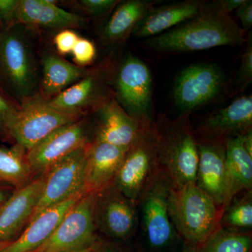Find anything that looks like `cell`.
<instances>
[{
	"label": "cell",
	"instance_id": "6da1fadb",
	"mask_svg": "<svg viewBox=\"0 0 252 252\" xmlns=\"http://www.w3.org/2000/svg\"><path fill=\"white\" fill-rule=\"evenodd\" d=\"M245 31L219 1L204 2L196 16L158 35L144 39V47L159 54H179L220 47L241 46Z\"/></svg>",
	"mask_w": 252,
	"mask_h": 252
},
{
	"label": "cell",
	"instance_id": "7a4b0ae2",
	"mask_svg": "<svg viewBox=\"0 0 252 252\" xmlns=\"http://www.w3.org/2000/svg\"><path fill=\"white\" fill-rule=\"evenodd\" d=\"M169 213L175 231L190 246L198 248L220 228L221 210L195 183L172 188Z\"/></svg>",
	"mask_w": 252,
	"mask_h": 252
},
{
	"label": "cell",
	"instance_id": "3957f363",
	"mask_svg": "<svg viewBox=\"0 0 252 252\" xmlns=\"http://www.w3.org/2000/svg\"><path fill=\"white\" fill-rule=\"evenodd\" d=\"M190 113L172 120H164L158 127V164L173 185L178 188L195 183L198 164V140L190 122Z\"/></svg>",
	"mask_w": 252,
	"mask_h": 252
},
{
	"label": "cell",
	"instance_id": "277c9868",
	"mask_svg": "<svg viewBox=\"0 0 252 252\" xmlns=\"http://www.w3.org/2000/svg\"><path fill=\"white\" fill-rule=\"evenodd\" d=\"M37 71L32 53L19 25L2 32L0 40V87L16 99L32 96Z\"/></svg>",
	"mask_w": 252,
	"mask_h": 252
},
{
	"label": "cell",
	"instance_id": "5b68a950",
	"mask_svg": "<svg viewBox=\"0 0 252 252\" xmlns=\"http://www.w3.org/2000/svg\"><path fill=\"white\" fill-rule=\"evenodd\" d=\"M158 141L157 123L144 121L113 180V185L131 200L138 201L144 187L158 168Z\"/></svg>",
	"mask_w": 252,
	"mask_h": 252
},
{
	"label": "cell",
	"instance_id": "8992f818",
	"mask_svg": "<svg viewBox=\"0 0 252 252\" xmlns=\"http://www.w3.org/2000/svg\"><path fill=\"white\" fill-rule=\"evenodd\" d=\"M173 185L159 165L142 190L137 203L142 208V221L149 248L164 252L175 243V230L169 213V200Z\"/></svg>",
	"mask_w": 252,
	"mask_h": 252
},
{
	"label": "cell",
	"instance_id": "52a82bcc",
	"mask_svg": "<svg viewBox=\"0 0 252 252\" xmlns=\"http://www.w3.org/2000/svg\"><path fill=\"white\" fill-rule=\"evenodd\" d=\"M77 117L55 109L42 97L31 96L18 106L6 130L21 149L28 152L56 129L77 122Z\"/></svg>",
	"mask_w": 252,
	"mask_h": 252
},
{
	"label": "cell",
	"instance_id": "ba28073f",
	"mask_svg": "<svg viewBox=\"0 0 252 252\" xmlns=\"http://www.w3.org/2000/svg\"><path fill=\"white\" fill-rule=\"evenodd\" d=\"M114 98L130 117L154 120L153 78L148 66L133 54L126 55L114 76Z\"/></svg>",
	"mask_w": 252,
	"mask_h": 252
},
{
	"label": "cell",
	"instance_id": "9c48e42d",
	"mask_svg": "<svg viewBox=\"0 0 252 252\" xmlns=\"http://www.w3.org/2000/svg\"><path fill=\"white\" fill-rule=\"evenodd\" d=\"M227 84L224 71L216 63L193 64L176 77L173 100L181 114L190 113L217 98Z\"/></svg>",
	"mask_w": 252,
	"mask_h": 252
},
{
	"label": "cell",
	"instance_id": "30bf717a",
	"mask_svg": "<svg viewBox=\"0 0 252 252\" xmlns=\"http://www.w3.org/2000/svg\"><path fill=\"white\" fill-rule=\"evenodd\" d=\"M88 147L87 144L74 151L44 173L45 182L42 193L30 220L49 207L86 194L84 185Z\"/></svg>",
	"mask_w": 252,
	"mask_h": 252
},
{
	"label": "cell",
	"instance_id": "8fae6325",
	"mask_svg": "<svg viewBox=\"0 0 252 252\" xmlns=\"http://www.w3.org/2000/svg\"><path fill=\"white\" fill-rule=\"evenodd\" d=\"M97 193L83 195L66 214L47 240L32 252H65L91 246L98 241L94 231Z\"/></svg>",
	"mask_w": 252,
	"mask_h": 252
},
{
	"label": "cell",
	"instance_id": "7c38bea8",
	"mask_svg": "<svg viewBox=\"0 0 252 252\" xmlns=\"http://www.w3.org/2000/svg\"><path fill=\"white\" fill-rule=\"evenodd\" d=\"M137 203L111 183L97 194L94 213L96 228L113 240L130 238L137 225Z\"/></svg>",
	"mask_w": 252,
	"mask_h": 252
},
{
	"label": "cell",
	"instance_id": "4fadbf2b",
	"mask_svg": "<svg viewBox=\"0 0 252 252\" xmlns=\"http://www.w3.org/2000/svg\"><path fill=\"white\" fill-rule=\"evenodd\" d=\"M86 145L84 123H71L56 129L28 151L26 161L31 172H46L61 159Z\"/></svg>",
	"mask_w": 252,
	"mask_h": 252
},
{
	"label": "cell",
	"instance_id": "5bb4252c",
	"mask_svg": "<svg viewBox=\"0 0 252 252\" xmlns=\"http://www.w3.org/2000/svg\"><path fill=\"white\" fill-rule=\"evenodd\" d=\"M252 131V94L240 96L226 107L207 115L196 133L201 138L227 140Z\"/></svg>",
	"mask_w": 252,
	"mask_h": 252
},
{
	"label": "cell",
	"instance_id": "9a60e30c",
	"mask_svg": "<svg viewBox=\"0 0 252 252\" xmlns=\"http://www.w3.org/2000/svg\"><path fill=\"white\" fill-rule=\"evenodd\" d=\"M198 164L195 184L222 212L225 191V144L220 139L198 138Z\"/></svg>",
	"mask_w": 252,
	"mask_h": 252
},
{
	"label": "cell",
	"instance_id": "2e32d148",
	"mask_svg": "<svg viewBox=\"0 0 252 252\" xmlns=\"http://www.w3.org/2000/svg\"><path fill=\"white\" fill-rule=\"evenodd\" d=\"M45 174L11 194L0 205V243H10L26 222L29 221L39 203Z\"/></svg>",
	"mask_w": 252,
	"mask_h": 252
},
{
	"label": "cell",
	"instance_id": "e0dca14e",
	"mask_svg": "<svg viewBox=\"0 0 252 252\" xmlns=\"http://www.w3.org/2000/svg\"><path fill=\"white\" fill-rule=\"evenodd\" d=\"M129 147L94 141L88 147L85 193H98L112 183Z\"/></svg>",
	"mask_w": 252,
	"mask_h": 252
},
{
	"label": "cell",
	"instance_id": "ac0fdd59",
	"mask_svg": "<svg viewBox=\"0 0 252 252\" xmlns=\"http://www.w3.org/2000/svg\"><path fill=\"white\" fill-rule=\"evenodd\" d=\"M98 117L94 141L129 147L138 135L142 123L130 117L115 98L108 99L97 110Z\"/></svg>",
	"mask_w": 252,
	"mask_h": 252
},
{
	"label": "cell",
	"instance_id": "d6986e66",
	"mask_svg": "<svg viewBox=\"0 0 252 252\" xmlns=\"http://www.w3.org/2000/svg\"><path fill=\"white\" fill-rule=\"evenodd\" d=\"M107 76L104 71L86 75L49 100L55 109L67 114L78 115L80 109L91 104L102 105L112 98L107 93Z\"/></svg>",
	"mask_w": 252,
	"mask_h": 252
},
{
	"label": "cell",
	"instance_id": "ffe728a7",
	"mask_svg": "<svg viewBox=\"0 0 252 252\" xmlns=\"http://www.w3.org/2000/svg\"><path fill=\"white\" fill-rule=\"evenodd\" d=\"M84 195L68 199L41 212L30 220L27 228L22 234L8 243L0 252H34L49 238L66 214Z\"/></svg>",
	"mask_w": 252,
	"mask_h": 252
},
{
	"label": "cell",
	"instance_id": "44dd1931",
	"mask_svg": "<svg viewBox=\"0 0 252 252\" xmlns=\"http://www.w3.org/2000/svg\"><path fill=\"white\" fill-rule=\"evenodd\" d=\"M205 1L186 0L154 6L138 23L132 36L149 39L186 22L201 11Z\"/></svg>",
	"mask_w": 252,
	"mask_h": 252
},
{
	"label": "cell",
	"instance_id": "7402d4cb",
	"mask_svg": "<svg viewBox=\"0 0 252 252\" xmlns=\"http://www.w3.org/2000/svg\"><path fill=\"white\" fill-rule=\"evenodd\" d=\"M244 135L226 140L225 191L222 212L241 192L252 191V157L245 150Z\"/></svg>",
	"mask_w": 252,
	"mask_h": 252
},
{
	"label": "cell",
	"instance_id": "603a6c76",
	"mask_svg": "<svg viewBox=\"0 0 252 252\" xmlns=\"http://www.w3.org/2000/svg\"><path fill=\"white\" fill-rule=\"evenodd\" d=\"M22 24L68 29L80 27L84 18L61 9L53 1L20 0L12 26Z\"/></svg>",
	"mask_w": 252,
	"mask_h": 252
},
{
	"label": "cell",
	"instance_id": "cb8c5ba5",
	"mask_svg": "<svg viewBox=\"0 0 252 252\" xmlns=\"http://www.w3.org/2000/svg\"><path fill=\"white\" fill-rule=\"evenodd\" d=\"M159 2L155 0H126L115 7L101 31V39L107 45H117L132 35L136 26L147 12Z\"/></svg>",
	"mask_w": 252,
	"mask_h": 252
},
{
	"label": "cell",
	"instance_id": "d4e9b609",
	"mask_svg": "<svg viewBox=\"0 0 252 252\" xmlns=\"http://www.w3.org/2000/svg\"><path fill=\"white\" fill-rule=\"evenodd\" d=\"M42 65L41 90L45 96L57 95L87 74L82 68L55 55H46Z\"/></svg>",
	"mask_w": 252,
	"mask_h": 252
},
{
	"label": "cell",
	"instance_id": "484cf974",
	"mask_svg": "<svg viewBox=\"0 0 252 252\" xmlns=\"http://www.w3.org/2000/svg\"><path fill=\"white\" fill-rule=\"evenodd\" d=\"M199 252H252L250 232L220 228L198 247Z\"/></svg>",
	"mask_w": 252,
	"mask_h": 252
},
{
	"label": "cell",
	"instance_id": "4316f807",
	"mask_svg": "<svg viewBox=\"0 0 252 252\" xmlns=\"http://www.w3.org/2000/svg\"><path fill=\"white\" fill-rule=\"evenodd\" d=\"M22 150L19 146L14 148H0V182L18 189L26 185L32 173Z\"/></svg>",
	"mask_w": 252,
	"mask_h": 252
},
{
	"label": "cell",
	"instance_id": "83f0119b",
	"mask_svg": "<svg viewBox=\"0 0 252 252\" xmlns=\"http://www.w3.org/2000/svg\"><path fill=\"white\" fill-rule=\"evenodd\" d=\"M220 228L250 232L252 228V192L235 198L221 214Z\"/></svg>",
	"mask_w": 252,
	"mask_h": 252
},
{
	"label": "cell",
	"instance_id": "f1b7e54d",
	"mask_svg": "<svg viewBox=\"0 0 252 252\" xmlns=\"http://www.w3.org/2000/svg\"><path fill=\"white\" fill-rule=\"evenodd\" d=\"M247 45L242 56L238 74L233 84L232 94H236L245 90L252 81V35L250 32L247 38Z\"/></svg>",
	"mask_w": 252,
	"mask_h": 252
},
{
	"label": "cell",
	"instance_id": "f546056e",
	"mask_svg": "<svg viewBox=\"0 0 252 252\" xmlns=\"http://www.w3.org/2000/svg\"><path fill=\"white\" fill-rule=\"evenodd\" d=\"M72 54L77 64L87 65L91 64L95 58L96 47L92 41L80 37L74 46Z\"/></svg>",
	"mask_w": 252,
	"mask_h": 252
},
{
	"label": "cell",
	"instance_id": "4dcf8cb0",
	"mask_svg": "<svg viewBox=\"0 0 252 252\" xmlns=\"http://www.w3.org/2000/svg\"><path fill=\"white\" fill-rule=\"evenodd\" d=\"M120 2L117 0H81L80 4L91 16L100 17L107 14Z\"/></svg>",
	"mask_w": 252,
	"mask_h": 252
},
{
	"label": "cell",
	"instance_id": "1f68e13d",
	"mask_svg": "<svg viewBox=\"0 0 252 252\" xmlns=\"http://www.w3.org/2000/svg\"><path fill=\"white\" fill-rule=\"evenodd\" d=\"M79 39L80 37L75 32L69 29H64L55 36L54 44L60 54H72Z\"/></svg>",
	"mask_w": 252,
	"mask_h": 252
},
{
	"label": "cell",
	"instance_id": "d6a6232c",
	"mask_svg": "<svg viewBox=\"0 0 252 252\" xmlns=\"http://www.w3.org/2000/svg\"><path fill=\"white\" fill-rule=\"evenodd\" d=\"M20 0H0V29L1 31L12 26Z\"/></svg>",
	"mask_w": 252,
	"mask_h": 252
},
{
	"label": "cell",
	"instance_id": "836d02e7",
	"mask_svg": "<svg viewBox=\"0 0 252 252\" xmlns=\"http://www.w3.org/2000/svg\"><path fill=\"white\" fill-rule=\"evenodd\" d=\"M17 108L18 106L13 103L7 94L0 89V132H6V124Z\"/></svg>",
	"mask_w": 252,
	"mask_h": 252
},
{
	"label": "cell",
	"instance_id": "e575fe53",
	"mask_svg": "<svg viewBox=\"0 0 252 252\" xmlns=\"http://www.w3.org/2000/svg\"><path fill=\"white\" fill-rule=\"evenodd\" d=\"M235 15L240 19L242 29L250 31L252 26V1L245 0L243 4L235 11Z\"/></svg>",
	"mask_w": 252,
	"mask_h": 252
},
{
	"label": "cell",
	"instance_id": "d590c367",
	"mask_svg": "<svg viewBox=\"0 0 252 252\" xmlns=\"http://www.w3.org/2000/svg\"><path fill=\"white\" fill-rule=\"evenodd\" d=\"M94 252H132L122 248L120 245L111 242L98 240Z\"/></svg>",
	"mask_w": 252,
	"mask_h": 252
},
{
	"label": "cell",
	"instance_id": "8d00e7d4",
	"mask_svg": "<svg viewBox=\"0 0 252 252\" xmlns=\"http://www.w3.org/2000/svg\"><path fill=\"white\" fill-rule=\"evenodd\" d=\"M245 0H219L220 6L225 12L230 14L243 4Z\"/></svg>",
	"mask_w": 252,
	"mask_h": 252
},
{
	"label": "cell",
	"instance_id": "74e56055",
	"mask_svg": "<svg viewBox=\"0 0 252 252\" xmlns=\"http://www.w3.org/2000/svg\"><path fill=\"white\" fill-rule=\"evenodd\" d=\"M243 144L245 150L252 157V131L244 135Z\"/></svg>",
	"mask_w": 252,
	"mask_h": 252
},
{
	"label": "cell",
	"instance_id": "f35d334b",
	"mask_svg": "<svg viewBox=\"0 0 252 252\" xmlns=\"http://www.w3.org/2000/svg\"><path fill=\"white\" fill-rule=\"evenodd\" d=\"M9 191H6L4 189L0 188V205L4 203L10 195Z\"/></svg>",
	"mask_w": 252,
	"mask_h": 252
},
{
	"label": "cell",
	"instance_id": "ab89813d",
	"mask_svg": "<svg viewBox=\"0 0 252 252\" xmlns=\"http://www.w3.org/2000/svg\"><path fill=\"white\" fill-rule=\"evenodd\" d=\"M180 252H199V251L197 247L190 246V245H186L184 243Z\"/></svg>",
	"mask_w": 252,
	"mask_h": 252
},
{
	"label": "cell",
	"instance_id": "60d3db41",
	"mask_svg": "<svg viewBox=\"0 0 252 252\" xmlns=\"http://www.w3.org/2000/svg\"><path fill=\"white\" fill-rule=\"evenodd\" d=\"M97 242L95 244H94V245H91V246L86 247V248L82 249H79V250H73V251L65 252H94V249L96 248V245H97Z\"/></svg>",
	"mask_w": 252,
	"mask_h": 252
},
{
	"label": "cell",
	"instance_id": "b9f144b4",
	"mask_svg": "<svg viewBox=\"0 0 252 252\" xmlns=\"http://www.w3.org/2000/svg\"><path fill=\"white\" fill-rule=\"evenodd\" d=\"M9 243H0V250H1L4 246H6V245Z\"/></svg>",
	"mask_w": 252,
	"mask_h": 252
},
{
	"label": "cell",
	"instance_id": "7bdbcfd3",
	"mask_svg": "<svg viewBox=\"0 0 252 252\" xmlns=\"http://www.w3.org/2000/svg\"><path fill=\"white\" fill-rule=\"evenodd\" d=\"M1 34H2V31H1V29H0V40H1Z\"/></svg>",
	"mask_w": 252,
	"mask_h": 252
}]
</instances>
